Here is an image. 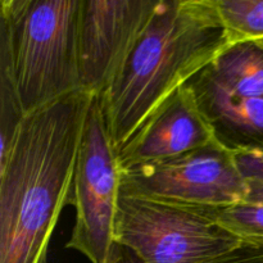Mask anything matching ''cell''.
Segmentation results:
<instances>
[{"label":"cell","instance_id":"obj_6","mask_svg":"<svg viewBox=\"0 0 263 263\" xmlns=\"http://www.w3.org/2000/svg\"><path fill=\"white\" fill-rule=\"evenodd\" d=\"M121 189L177 204L221 210L246 200L248 180L239 171L235 154L215 141L167 161L122 171Z\"/></svg>","mask_w":263,"mask_h":263},{"label":"cell","instance_id":"obj_4","mask_svg":"<svg viewBox=\"0 0 263 263\" xmlns=\"http://www.w3.org/2000/svg\"><path fill=\"white\" fill-rule=\"evenodd\" d=\"M115 241L144 263H200L244 243L221 225L215 208L177 204L121 187Z\"/></svg>","mask_w":263,"mask_h":263},{"label":"cell","instance_id":"obj_7","mask_svg":"<svg viewBox=\"0 0 263 263\" xmlns=\"http://www.w3.org/2000/svg\"><path fill=\"white\" fill-rule=\"evenodd\" d=\"M161 0H82L79 27L81 89L99 97L156 14Z\"/></svg>","mask_w":263,"mask_h":263},{"label":"cell","instance_id":"obj_11","mask_svg":"<svg viewBox=\"0 0 263 263\" xmlns=\"http://www.w3.org/2000/svg\"><path fill=\"white\" fill-rule=\"evenodd\" d=\"M230 44L263 41V0H215Z\"/></svg>","mask_w":263,"mask_h":263},{"label":"cell","instance_id":"obj_1","mask_svg":"<svg viewBox=\"0 0 263 263\" xmlns=\"http://www.w3.org/2000/svg\"><path fill=\"white\" fill-rule=\"evenodd\" d=\"M94 98L77 90L21 122L0 159V263H45L59 216L72 204L77 157Z\"/></svg>","mask_w":263,"mask_h":263},{"label":"cell","instance_id":"obj_5","mask_svg":"<svg viewBox=\"0 0 263 263\" xmlns=\"http://www.w3.org/2000/svg\"><path fill=\"white\" fill-rule=\"evenodd\" d=\"M121 187L117 152L107 128L99 98L87 113L77 157L72 204L76 222L66 248L91 263H104L115 243V220Z\"/></svg>","mask_w":263,"mask_h":263},{"label":"cell","instance_id":"obj_13","mask_svg":"<svg viewBox=\"0 0 263 263\" xmlns=\"http://www.w3.org/2000/svg\"><path fill=\"white\" fill-rule=\"evenodd\" d=\"M104 263H144L126 247L113 243ZM200 263H263V244L244 241L230 253Z\"/></svg>","mask_w":263,"mask_h":263},{"label":"cell","instance_id":"obj_14","mask_svg":"<svg viewBox=\"0 0 263 263\" xmlns=\"http://www.w3.org/2000/svg\"><path fill=\"white\" fill-rule=\"evenodd\" d=\"M235 159L244 179L263 181V153L235 154Z\"/></svg>","mask_w":263,"mask_h":263},{"label":"cell","instance_id":"obj_8","mask_svg":"<svg viewBox=\"0 0 263 263\" xmlns=\"http://www.w3.org/2000/svg\"><path fill=\"white\" fill-rule=\"evenodd\" d=\"M215 143L212 128L192 89L182 85L166 98L117 151L121 172L167 161Z\"/></svg>","mask_w":263,"mask_h":263},{"label":"cell","instance_id":"obj_12","mask_svg":"<svg viewBox=\"0 0 263 263\" xmlns=\"http://www.w3.org/2000/svg\"><path fill=\"white\" fill-rule=\"evenodd\" d=\"M217 220L241 240L263 244V204L241 202L221 208Z\"/></svg>","mask_w":263,"mask_h":263},{"label":"cell","instance_id":"obj_3","mask_svg":"<svg viewBox=\"0 0 263 263\" xmlns=\"http://www.w3.org/2000/svg\"><path fill=\"white\" fill-rule=\"evenodd\" d=\"M81 7L82 0L0 2V74L25 116L81 90Z\"/></svg>","mask_w":263,"mask_h":263},{"label":"cell","instance_id":"obj_9","mask_svg":"<svg viewBox=\"0 0 263 263\" xmlns=\"http://www.w3.org/2000/svg\"><path fill=\"white\" fill-rule=\"evenodd\" d=\"M186 85L218 145L233 154L263 153V98L229 94L200 73Z\"/></svg>","mask_w":263,"mask_h":263},{"label":"cell","instance_id":"obj_10","mask_svg":"<svg viewBox=\"0 0 263 263\" xmlns=\"http://www.w3.org/2000/svg\"><path fill=\"white\" fill-rule=\"evenodd\" d=\"M199 73L229 94L263 98V41L230 44Z\"/></svg>","mask_w":263,"mask_h":263},{"label":"cell","instance_id":"obj_2","mask_svg":"<svg viewBox=\"0 0 263 263\" xmlns=\"http://www.w3.org/2000/svg\"><path fill=\"white\" fill-rule=\"evenodd\" d=\"M229 45L215 0H161L128 58L98 97L116 152L168 95Z\"/></svg>","mask_w":263,"mask_h":263},{"label":"cell","instance_id":"obj_15","mask_svg":"<svg viewBox=\"0 0 263 263\" xmlns=\"http://www.w3.org/2000/svg\"><path fill=\"white\" fill-rule=\"evenodd\" d=\"M244 202L263 204V181L248 180V193Z\"/></svg>","mask_w":263,"mask_h":263}]
</instances>
